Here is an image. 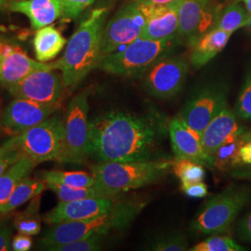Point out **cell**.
Here are the masks:
<instances>
[{"instance_id":"6da1fadb","label":"cell","mask_w":251,"mask_h":251,"mask_svg":"<svg viewBox=\"0 0 251 251\" xmlns=\"http://www.w3.org/2000/svg\"><path fill=\"white\" fill-rule=\"evenodd\" d=\"M169 124L167 116L153 107L100 114L90 121V157L99 163L163 159Z\"/></svg>"},{"instance_id":"7a4b0ae2","label":"cell","mask_w":251,"mask_h":251,"mask_svg":"<svg viewBox=\"0 0 251 251\" xmlns=\"http://www.w3.org/2000/svg\"><path fill=\"white\" fill-rule=\"evenodd\" d=\"M108 9L97 8L90 11L68 41L63 57L55 63L66 88H75L88 75L99 67L101 44Z\"/></svg>"},{"instance_id":"3957f363","label":"cell","mask_w":251,"mask_h":251,"mask_svg":"<svg viewBox=\"0 0 251 251\" xmlns=\"http://www.w3.org/2000/svg\"><path fill=\"white\" fill-rule=\"evenodd\" d=\"M56 113L45 121L11 136L0 145V154L9 166L24 156L30 157L36 164L63 161L64 118Z\"/></svg>"},{"instance_id":"277c9868","label":"cell","mask_w":251,"mask_h":251,"mask_svg":"<svg viewBox=\"0 0 251 251\" xmlns=\"http://www.w3.org/2000/svg\"><path fill=\"white\" fill-rule=\"evenodd\" d=\"M144 206V203L122 201L106 214L51 225L38 240V248L52 251L57 247L93 234H106L110 231L124 230L134 222Z\"/></svg>"},{"instance_id":"5b68a950","label":"cell","mask_w":251,"mask_h":251,"mask_svg":"<svg viewBox=\"0 0 251 251\" xmlns=\"http://www.w3.org/2000/svg\"><path fill=\"white\" fill-rule=\"evenodd\" d=\"M172 168V161L100 162L91 169L100 187L114 197L161 180Z\"/></svg>"},{"instance_id":"8992f818","label":"cell","mask_w":251,"mask_h":251,"mask_svg":"<svg viewBox=\"0 0 251 251\" xmlns=\"http://www.w3.org/2000/svg\"><path fill=\"white\" fill-rule=\"evenodd\" d=\"M179 43L177 38L169 40H151L138 38L119 51L103 56L100 69L119 76L143 75L152 65L163 57L170 55Z\"/></svg>"},{"instance_id":"52a82bcc","label":"cell","mask_w":251,"mask_h":251,"mask_svg":"<svg viewBox=\"0 0 251 251\" xmlns=\"http://www.w3.org/2000/svg\"><path fill=\"white\" fill-rule=\"evenodd\" d=\"M251 193L246 187L230 185L222 193L207 200L191 224V229L202 234L227 232L250 200Z\"/></svg>"},{"instance_id":"ba28073f","label":"cell","mask_w":251,"mask_h":251,"mask_svg":"<svg viewBox=\"0 0 251 251\" xmlns=\"http://www.w3.org/2000/svg\"><path fill=\"white\" fill-rule=\"evenodd\" d=\"M156 6L132 0L118 9L103 29L101 58L140 38Z\"/></svg>"},{"instance_id":"9c48e42d","label":"cell","mask_w":251,"mask_h":251,"mask_svg":"<svg viewBox=\"0 0 251 251\" xmlns=\"http://www.w3.org/2000/svg\"><path fill=\"white\" fill-rule=\"evenodd\" d=\"M89 92L76 94L69 101L64 117V153L62 163L83 164L90 157Z\"/></svg>"},{"instance_id":"30bf717a","label":"cell","mask_w":251,"mask_h":251,"mask_svg":"<svg viewBox=\"0 0 251 251\" xmlns=\"http://www.w3.org/2000/svg\"><path fill=\"white\" fill-rule=\"evenodd\" d=\"M189 66L188 60L183 56L163 57L143 75L144 89L158 99L173 98L185 83Z\"/></svg>"},{"instance_id":"8fae6325","label":"cell","mask_w":251,"mask_h":251,"mask_svg":"<svg viewBox=\"0 0 251 251\" xmlns=\"http://www.w3.org/2000/svg\"><path fill=\"white\" fill-rule=\"evenodd\" d=\"M225 106H227V90L225 86L209 84L193 94L179 117L190 128L201 135Z\"/></svg>"},{"instance_id":"7c38bea8","label":"cell","mask_w":251,"mask_h":251,"mask_svg":"<svg viewBox=\"0 0 251 251\" xmlns=\"http://www.w3.org/2000/svg\"><path fill=\"white\" fill-rule=\"evenodd\" d=\"M222 10L216 0H183L179 9L177 40L192 48L212 29Z\"/></svg>"},{"instance_id":"4fadbf2b","label":"cell","mask_w":251,"mask_h":251,"mask_svg":"<svg viewBox=\"0 0 251 251\" xmlns=\"http://www.w3.org/2000/svg\"><path fill=\"white\" fill-rule=\"evenodd\" d=\"M65 85L62 74L56 69L39 70L9 87L13 98L26 99L48 104H60L63 100Z\"/></svg>"},{"instance_id":"5bb4252c","label":"cell","mask_w":251,"mask_h":251,"mask_svg":"<svg viewBox=\"0 0 251 251\" xmlns=\"http://www.w3.org/2000/svg\"><path fill=\"white\" fill-rule=\"evenodd\" d=\"M122 200L116 198H90L60 203L46 214L44 221L54 225L103 215L114 210Z\"/></svg>"},{"instance_id":"9a60e30c","label":"cell","mask_w":251,"mask_h":251,"mask_svg":"<svg viewBox=\"0 0 251 251\" xmlns=\"http://www.w3.org/2000/svg\"><path fill=\"white\" fill-rule=\"evenodd\" d=\"M60 107V104L40 103L31 100L14 98L3 110V129L20 133L45 121Z\"/></svg>"},{"instance_id":"2e32d148","label":"cell","mask_w":251,"mask_h":251,"mask_svg":"<svg viewBox=\"0 0 251 251\" xmlns=\"http://www.w3.org/2000/svg\"><path fill=\"white\" fill-rule=\"evenodd\" d=\"M169 136L175 157L191 159L204 167H214L213 157L206 153L203 147L201 135L190 128L179 116L170 121Z\"/></svg>"},{"instance_id":"e0dca14e","label":"cell","mask_w":251,"mask_h":251,"mask_svg":"<svg viewBox=\"0 0 251 251\" xmlns=\"http://www.w3.org/2000/svg\"><path fill=\"white\" fill-rule=\"evenodd\" d=\"M49 69H56L54 62L51 63L36 62L19 47H4L0 62V84L8 90L9 87L24 79L30 74Z\"/></svg>"},{"instance_id":"ac0fdd59","label":"cell","mask_w":251,"mask_h":251,"mask_svg":"<svg viewBox=\"0 0 251 251\" xmlns=\"http://www.w3.org/2000/svg\"><path fill=\"white\" fill-rule=\"evenodd\" d=\"M243 132L236 114L227 105L206 126L201 134V141L206 153L212 156L223 145L233 141Z\"/></svg>"},{"instance_id":"d6986e66","label":"cell","mask_w":251,"mask_h":251,"mask_svg":"<svg viewBox=\"0 0 251 251\" xmlns=\"http://www.w3.org/2000/svg\"><path fill=\"white\" fill-rule=\"evenodd\" d=\"M183 0L157 5L148 19L140 38L151 40H169L177 36L179 27V9Z\"/></svg>"},{"instance_id":"ffe728a7","label":"cell","mask_w":251,"mask_h":251,"mask_svg":"<svg viewBox=\"0 0 251 251\" xmlns=\"http://www.w3.org/2000/svg\"><path fill=\"white\" fill-rule=\"evenodd\" d=\"M8 9L25 15L37 30L62 18L63 0H14Z\"/></svg>"},{"instance_id":"44dd1931","label":"cell","mask_w":251,"mask_h":251,"mask_svg":"<svg viewBox=\"0 0 251 251\" xmlns=\"http://www.w3.org/2000/svg\"><path fill=\"white\" fill-rule=\"evenodd\" d=\"M232 33L212 28L192 46L190 63L196 69L201 68L214 59L229 42Z\"/></svg>"},{"instance_id":"7402d4cb","label":"cell","mask_w":251,"mask_h":251,"mask_svg":"<svg viewBox=\"0 0 251 251\" xmlns=\"http://www.w3.org/2000/svg\"><path fill=\"white\" fill-rule=\"evenodd\" d=\"M66 39L56 28L50 25L37 29L33 40L36 60L47 63L53 60L62 51Z\"/></svg>"},{"instance_id":"603a6c76","label":"cell","mask_w":251,"mask_h":251,"mask_svg":"<svg viewBox=\"0 0 251 251\" xmlns=\"http://www.w3.org/2000/svg\"><path fill=\"white\" fill-rule=\"evenodd\" d=\"M36 165V162L30 157L24 156L0 175V208L19 183L30 176Z\"/></svg>"},{"instance_id":"cb8c5ba5","label":"cell","mask_w":251,"mask_h":251,"mask_svg":"<svg viewBox=\"0 0 251 251\" xmlns=\"http://www.w3.org/2000/svg\"><path fill=\"white\" fill-rule=\"evenodd\" d=\"M46 188L47 185L43 179H33L30 176L23 179L0 208V216L7 215L28 201H32V199L41 195Z\"/></svg>"},{"instance_id":"d4e9b609","label":"cell","mask_w":251,"mask_h":251,"mask_svg":"<svg viewBox=\"0 0 251 251\" xmlns=\"http://www.w3.org/2000/svg\"><path fill=\"white\" fill-rule=\"evenodd\" d=\"M251 16L241 2L233 1L222 9L213 28L233 34L236 30L246 27Z\"/></svg>"},{"instance_id":"484cf974","label":"cell","mask_w":251,"mask_h":251,"mask_svg":"<svg viewBox=\"0 0 251 251\" xmlns=\"http://www.w3.org/2000/svg\"><path fill=\"white\" fill-rule=\"evenodd\" d=\"M251 133H245L239 135L233 141L223 145L217 152L212 155L214 160V167L225 171L235 166L242 164L240 160V149L243 144L251 141Z\"/></svg>"},{"instance_id":"4316f807","label":"cell","mask_w":251,"mask_h":251,"mask_svg":"<svg viewBox=\"0 0 251 251\" xmlns=\"http://www.w3.org/2000/svg\"><path fill=\"white\" fill-rule=\"evenodd\" d=\"M45 182H55L73 188H89L96 185L97 179L83 171H46L42 172Z\"/></svg>"},{"instance_id":"83f0119b","label":"cell","mask_w":251,"mask_h":251,"mask_svg":"<svg viewBox=\"0 0 251 251\" xmlns=\"http://www.w3.org/2000/svg\"><path fill=\"white\" fill-rule=\"evenodd\" d=\"M47 188L51 190L60 201L68 202L90 198H116L110 195L96 183V185L89 188H73L55 182H46Z\"/></svg>"},{"instance_id":"f1b7e54d","label":"cell","mask_w":251,"mask_h":251,"mask_svg":"<svg viewBox=\"0 0 251 251\" xmlns=\"http://www.w3.org/2000/svg\"><path fill=\"white\" fill-rule=\"evenodd\" d=\"M40 195L34 199L25 210L15 217L13 225L20 233L36 235L41 231V218L39 215Z\"/></svg>"},{"instance_id":"f546056e","label":"cell","mask_w":251,"mask_h":251,"mask_svg":"<svg viewBox=\"0 0 251 251\" xmlns=\"http://www.w3.org/2000/svg\"><path fill=\"white\" fill-rule=\"evenodd\" d=\"M172 170L180 182H199L205 179L204 166L187 158L175 157L172 161Z\"/></svg>"},{"instance_id":"4dcf8cb0","label":"cell","mask_w":251,"mask_h":251,"mask_svg":"<svg viewBox=\"0 0 251 251\" xmlns=\"http://www.w3.org/2000/svg\"><path fill=\"white\" fill-rule=\"evenodd\" d=\"M187 237L181 233L162 234L152 240L148 250L153 251H184L188 250Z\"/></svg>"},{"instance_id":"1f68e13d","label":"cell","mask_w":251,"mask_h":251,"mask_svg":"<svg viewBox=\"0 0 251 251\" xmlns=\"http://www.w3.org/2000/svg\"><path fill=\"white\" fill-rule=\"evenodd\" d=\"M190 251H244L246 248L235 242L233 238L229 236L213 235L205 239L202 242L198 243Z\"/></svg>"},{"instance_id":"d6a6232c","label":"cell","mask_w":251,"mask_h":251,"mask_svg":"<svg viewBox=\"0 0 251 251\" xmlns=\"http://www.w3.org/2000/svg\"><path fill=\"white\" fill-rule=\"evenodd\" d=\"M235 114L242 119L251 120V68L247 74L236 100Z\"/></svg>"},{"instance_id":"836d02e7","label":"cell","mask_w":251,"mask_h":251,"mask_svg":"<svg viewBox=\"0 0 251 251\" xmlns=\"http://www.w3.org/2000/svg\"><path fill=\"white\" fill-rule=\"evenodd\" d=\"M105 234H93L55 248L52 251H97L101 249Z\"/></svg>"},{"instance_id":"e575fe53","label":"cell","mask_w":251,"mask_h":251,"mask_svg":"<svg viewBox=\"0 0 251 251\" xmlns=\"http://www.w3.org/2000/svg\"><path fill=\"white\" fill-rule=\"evenodd\" d=\"M95 0H63V22L71 21L78 17L81 13L91 6Z\"/></svg>"},{"instance_id":"d590c367","label":"cell","mask_w":251,"mask_h":251,"mask_svg":"<svg viewBox=\"0 0 251 251\" xmlns=\"http://www.w3.org/2000/svg\"><path fill=\"white\" fill-rule=\"evenodd\" d=\"M181 191L190 198H203L208 195L207 186L204 181L199 182H181Z\"/></svg>"},{"instance_id":"8d00e7d4","label":"cell","mask_w":251,"mask_h":251,"mask_svg":"<svg viewBox=\"0 0 251 251\" xmlns=\"http://www.w3.org/2000/svg\"><path fill=\"white\" fill-rule=\"evenodd\" d=\"M14 225H10L9 221L0 222V251H11L10 243Z\"/></svg>"},{"instance_id":"74e56055","label":"cell","mask_w":251,"mask_h":251,"mask_svg":"<svg viewBox=\"0 0 251 251\" xmlns=\"http://www.w3.org/2000/svg\"><path fill=\"white\" fill-rule=\"evenodd\" d=\"M33 246V239L31 235L20 233L15 235L10 243L11 251H28L32 249Z\"/></svg>"},{"instance_id":"f35d334b","label":"cell","mask_w":251,"mask_h":251,"mask_svg":"<svg viewBox=\"0 0 251 251\" xmlns=\"http://www.w3.org/2000/svg\"><path fill=\"white\" fill-rule=\"evenodd\" d=\"M237 235L244 241L251 243V211L237 225Z\"/></svg>"},{"instance_id":"ab89813d","label":"cell","mask_w":251,"mask_h":251,"mask_svg":"<svg viewBox=\"0 0 251 251\" xmlns=\"http://www.w3.org/2000/svg\"><path fill=\"white\" fill-rule=\"evenodd\" d=\"M239 155L242 164L251 165V140L243 144Z\"/></svg>"},{"instance_id":"60d3db41","label":"cell","mask_w":251,"mask_h":251,"mask_svg":"<svg viewBox=\"0 0 251 251\" xmlns=\"http://www.w3.org/2000/svg\"><path fill=\"white\" fill-rule=\"evenodd\" d=\"M138 1L147 5H163V4H168L178 0H138Z\"/></svg>"},{"instance_id":"b9f144b4","label":"cell","mask_w":251,"mask_h":251,"mask_svg":"<svg viewBox=\"0 0 251 251\" xmlns=\"http://www.w3.org/2000/svg\"><path fill=\"white\" fill-rule=\"evenodd\" d=\"M9 164L7 163V161L2 157V155L0 154V175L6 171L8 168H9Z\"/></svg>"},{"instance_id":"7bdbcfd3","label":"cell","mask_w":251,"mask_h":251,"mask_svg":"<svg viewBox=\"0 0 251 251\" xmlns=\"http://www.w3.org/2000/svg\"><path fill=\"white\" fill-rule=\"evenodd\" d=\"M233 1H238L241 2L245 8L249 11V13L251 15V0H233Z\"/></svg>"},{"instance_id":"ee69618b","label":"cell","mask_w":251,"mask_h":251,"mask_svg":"<svg viewBox=\"0 0 251 251\" xmlns=\"http://www.w3.org/2000/svg\"><path fill=\"white\" fill-rule=\"evenodd\" d=\"M14 0H0V11L2 9H8L9 8V5Z\"/></svg>"},{"instance_id":"f6af8a7d","label":"cell","mask_w":251,"mask_h":251,"mask_svg":"<svg viewBox=\"0 0 251 251\" xmlns=\"http://www.w3.org/2000/svg\"><path fill=\"white\" fill-rule=\"evenodd\" d=\"M3 110H4V105H3V100L0 96V132L3 129V125H2V115H3Z\"/></svg>"},{"instance_id":"bcb514c9","label":"cell","mask_w":251,"mask_h":251,"mask_svg":"<svg viewBox=\"0 0 251 251\" xmlns=\"http://www.w3.org/2000/svg\"><path fill=\"white\" fill-rule=\"evenodd\" d=\"M3 49H4V47H3L2 44L0 43V62H1V60H2V56H3Z\"/></svg>"},{"instance_id":"7dc6e473","label":"cell","mask_w":251,"mask_h":251,"mask_svg":"<svg viewBox=\"0 0 251 251\" xmlns=\"http://www.w3.org/2000/svg\"><path fill=\"white\" fill-rule=\"evenodd\" d=\"M246 27H247V28H248V29H249V30L251 32V16L250 20H249V22H248V24H247Z\"/></svg>"}]
</instances>
